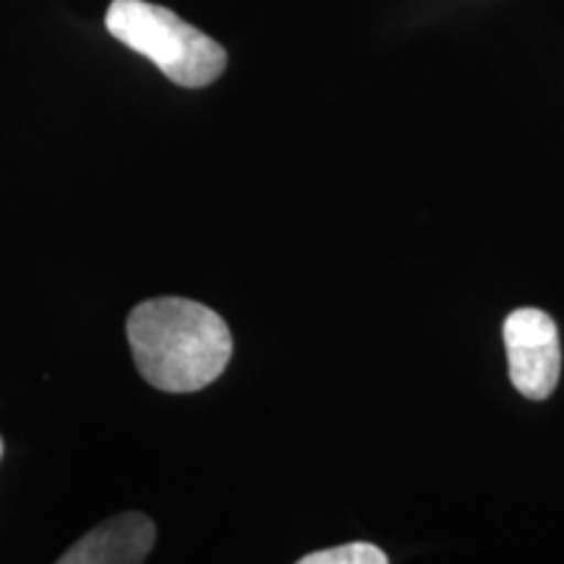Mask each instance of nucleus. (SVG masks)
<instances>
[{
	"instance_id": "nucleus-1",
	"label": "nucleus",
	"mask_w": 564,
	"mask_h": 564,
	"mask_svg": "<svg viewBox=\"0 0 564 564\" xmlns=\"http://www.w3.org/2000/svg\"><path fill=\"white\" fill-rule=\"evenodd\" d=\"M126 335L144 382L173 394L217 382L232 356V335L223 316L188 299L139 303Z\"/></svg>"
},
{
	"instance_id": "nucleus-2",
	"label": "nucleus",
	"mask_w": 564,
	"mask_h": 564,
	"mask_svg": "<svg viewBox=\"0 0 564 564\" xmlns=\"http://www.w3.org/2000/svg\"><path fill=\"white\" fill-rule=\"evenodd\" d=\"M105 26L133 53L150 58L178 87H209L228 66V53L220 42L175 17L165 6L112 0Z\"/></svg>"
},
{
	"instance_id": "nucleus-4",
	"label": "nucleus",
	"mask_w": 564,
	"mask_h": 564,
	"mask_svg": "<svg viewBox=\"0 0 564 564\" xmlns=\"http://www.w3.org/2000/svg\"><path fill=\"white\" fill-rule=\"evenodd\" d=\"M154 523L141 512H123L105 520L82 541H76L61 564H137L150 556L154 546Z\"/></svg>"
},
{
	"instance_id": "nucleus-5",
	"label": "nucleus",
	"mask_w": 564,
	"mask_h": 564,
	"mask_svg": "<svg viewBox=\"0 0 564 564\" xmlns=\"http://www.w3.org/2000/svg\"><path fill=\"white\" fill-rule=\"evenodd\" d=\"M299 564H387V554L379 546L356 541V544H343L301 556Z\"/></svg>"
},
{
	"instance_id": "nucleus-6",
	"label": "nucleus",
	"mask_w": 564,
	"mask_h": 564,
	"mask_svg": "<svg viewBox=\"0 0 564 564\" xmlns=\"http://www.w3.org/2000/svg\"><path fill=\"white\" fill-rule=\"evenodd\" d=\"M0 457H3V440H0Z\"/></svg>"
},
{
	"instance_id": "nucleus-3",
	"label": "nucleus",
	"mask_w": 564,
	"mask_h": 564,
	"mask_svg": "<svg viewBox=\"0 0 564 564\" xmlns=\"http://www.w3.org/2000/svg\"><path fill=\"white\" fill-rule=\"evenodd\" d=\"M502 335L514 390L528 400H546L562 371L560 329L552 316L541 308H514Z\"/></svg>"
}]
</instances>
